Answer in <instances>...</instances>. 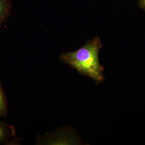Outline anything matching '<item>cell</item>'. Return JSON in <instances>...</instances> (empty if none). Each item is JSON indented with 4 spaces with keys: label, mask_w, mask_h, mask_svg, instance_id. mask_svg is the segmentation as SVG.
Wrapping results in <instances>:
<instances>
[{
    "label": "cell",
    "mask_w": 145,
    "mask_h": 145,
    "mask_svg": "<svg viewBox=\"0 0 145 145\" xmlns=\"http://www.w3.org/2000/svg\"><path fill=\"white\" fill-rule=\"evenodd\" d=\"M102 47L100 39L95 37L76 51L63 53L59 58L80 74L92 78L99 85L105 80L104 68L99 59Z\"/></svg>",
    "instance_id": "cell-1"
},
{
    "label": "cell",
    "mask_w": 145,
    "mask_h": 145,
    "mask_svg": "<svg viewBox=\"0 0 145 145\" xmlns=\"http://www.w3.org/2000/svg\"><path fill=\"white\" fill-rule=\"evenodd\" d=\"M16 130L13 126L0 121V144L6 143L11 137L15 136Z\"/></svg>",
    "instance_id": "cell-2"
},
{
    "label": "cell",
    "mask_w": 145,
    "mask_h": 145,
    "mask_svg": "<svg viewBox=\"0 0 145 145\" xmlns=\"http://www.w3.org/2000/svg\"><path fill=\"white\" fill-rule=\"evenodd\" d=\"M138 3L139 7L145 11V0H138Z\"/></svg>",
    "instance_id": "cell-5"
},
{
    "label": "cell",
    "mask_w": 145,
    "mask_h": 145,
    "mask_svg": "<svg viewBox=\"0 0 145 145\" xmlns=\"http://www.w3.org/2000/svg\"><path fill=\"white\" fill-rule=\"evenodd\" d=\"M10 10L8 0H0V27L8 18Z\"/></svg>",
    "instance_id": "cell-3"
},
{
    "label": "cell",
    "mask_w": 145,
    "mask_h": 145,
    "mask_svg": "<svg viewBox=\"0 0 145 145\" xmlns=\"http://www.w3.org/2000/svg\"><path fill=\"white\" fill-rule=\"evenodd\" d=\"M7 111V101L2 84L0 80V117L6 118Z\"/></svg>",
    "instance_id": "cell-4"
}]
</instances>
